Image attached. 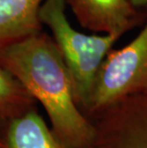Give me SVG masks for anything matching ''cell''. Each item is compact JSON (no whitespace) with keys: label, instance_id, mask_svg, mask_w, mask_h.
Returning <instances> with one entry per match:
<instances>
[{"label":"cell","instance_id":"cell-1","mask_svg":"<svg viewBox=\"0 0 147 148\" xmlns=\"http://www.w3.org/2000/svg\"><path fill=\"white\" fill-rule=\"evenodd\" d=\"M0 66L46 110L53 132L67 148H90L95 124L77 105L70 74L52 37L39 32L0 48Z\"/></svg>","mask_w":147,"mask_h":148},{"label":"cell","instance_id":"cell-2","mask_svg":"<svg viewBox=\"0 0 147 148\" xmlns=\"http://www.w3.org/2000/svg\"><path fill=\"white\" fill-rule=\"evenodd\" d=\"M39 18L51 31L70 74L76 101L86 113L98 69L120 38L110 34H86L75 29L67 18L65 0H44Z\"/></svg>","mask_w":147,"mask_h":148},{"label":"cell","instance_id":"cell-3","mask_svg":"<svg viewBox=\"0 0 147 148\" xmlns=\"http://www.w3.org/2000/svg\"><path fill=\"white\" fill-rule=\"evenodd\" d=\"M143 29L103 59L94 82L87 115H96L126 97L147 93V6Z\"/></svg>","mask_w":147,"mask_h":148},{"label":"cell","instance_id":"cell-4","mask_svg":"<svg viewBox=\"0 0 147 148\" xmlns=\"http://www.w3.org/2000/svg\"><path fill=\"white\" fill-rule=\"evenodd\" d=\"M90 148H147V93L126 97L96 113Z\"/></svg>","mask_w":147,"mask_h":148},{"label":"cell","instance_id":"cell-5","mask_svg":"<svg viewBox=\"0 0 147 148\" xmlns=\"http://www.w3.org/2000/svg\"><path fill=\"white\" fill-rule=\"evenodd\" d=\"M84 29L120 38L145 21V12L130 0H65Z\"/></svg>","mask_w":147,"mask_h":148},{"label":"cell","instance_id":"cell-6","mask_svg":"<svg viewBox=\"0 0 147 148\" xmlns=\"http://www.w3.org/2000/svg\"><path fill=\"white\" fill-rule=\"evenodd\" d=\"M44 0H0V48L41 32Z\"/></svg>","mask_w":147,"mask_h":148},{"label":"cell","instance_id":"cell-7","mask_svg":"<svg viewBox=\"0 0 147 148\" xmlns=\"http://www.w3.org/2000/svg\"><path fill=\"white\" fill-rule=\"evenodd\" d=\"M8 148H67L46 125L41 116L28 112L11 122Z\"/></svg>","mask_w":147,"mask_h":148},{"label":"cell","instance_id":"cell-8","mask_svg":"<svg viewBox=\"0 0 147 148\" xmlns=\"http://www.w3.org/2000/svg\"><path fill=\"white\" fill-rule=\"evenodd\" d=\"M28 93L12 74L0 66V112L20 104Z\"/></svg>","mask_w":147,"mask_h":148},{"label":"cell","instance_id":"cell-9","mask_svg":"<svg viewBox=\"0 0 147 148\" xmlns=\"http://www.w3.org/2000/svg\"><path fill=\"white\" fill-rule=\"evenodd\" d=\"M131 3L137 8L143 9L147 6V0H130Z\"/></svg>","mask_w":147,"mask_h":148}]
</instances>
